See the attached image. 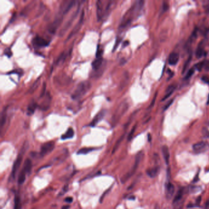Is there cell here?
Masks as SVG:
<instances>
[{"label": "cell", "instance_id": "obj_28", "mask_svg": "<svg viewBox=\"0 0 209 209\" xmlns=\"http://www.w3.org/2000/svg\"><path fill=\"white\" fill-rule=\"evenodd\" d=\"M26 172L22 169L21 170V172H20V174L19 176V179H18V183L19 185H22L26 179Z\"/></svg>", "mask_w": 209, "mask_h": 209}, {"label": "cell", "instance_id": "obj_24", "mask_svg": "<svg viewBox=\"0 0 209 209\" xmlns=\"http://www.w3.org/2000/svg\"><path fill=\"white\" fill-rule=\"evenodd\" d=\"M37 108V104L35 102H32L29 104L27 108V114L28 115H31L34 114Z\"/></svg>", "mask_w": 209, "mask_h": 209}, {"label": "cell", "instance_id": "obj_7", "mask_svg": "<svg viewBox=\"0 0 209 209\" xmlns=\"http://www.w3.org/2000/svg\"><path fill=\"white\" fill-rule=\"evenodd\" d=\"M76 3V2L72 1V0H66V1L63 2L60 7L59 15L63 17V15H66L74 6Z\"/></svg>", "mask_w": 209, "mask_h": 209}, {"label": "cell", "instance_id": "obj_36", "mask_svg": "<svg viewBox=\"0 0 209 209\" xmlns=\"http://www.w3.org/2000/svg\"><path fill=\"white\" fill-rule=\"evenodd\" d=\"M38 82H39V79L37 80V81H36L35 83H34V84L33 85V86L31 87V88H30V90H29V92H30L31 93H33L34 91H35V90H36V88H37L38 86Z\"/></svg>", "mask_w": 209, "mask_h": 209}, {"label": "cell", "instance_id": "obj_10", "mask_svg": "<svg viewBox=\"0 0 209 209\" xmlns=\"http://www.w3.org/2000/svg\"><path fill=\"white\" fill-rule=\"evenodd\" d=\"M84 11H82L81 13V15L80 17V19L79 20V22L77 23V24L74 26V28L73 29V30L70 32V33L69 34V35L66 39V41L69 40V39H71L72 37H73L74 36H75L76 34L79 32V31L80 30L83 22H84Z\"/></svg>", "mask_w": 209, "mask_h": 209}, {"label": "cell", "instance_id": "obj_48", "mask_svg": "<svg viewBox=\"0 0 209 209\" xmlns=\"http://www.w3.org/2000/svg\"><path fill=\"white\" fill-rule=\"evenodd\" d=\"M205 206H206V208H208V207H209V200H208V201H207V202H206Z\"/></svg>", "mask_w": 209, "mask_h": 209}, {"label": "cell", "instance_id": "obj_32", "mask_svg": "<svg viewBox=\"0 0 209 209\" xmlns=\"http://www.w3.org/2000/svg\"><path fill=\"white\" fill-rule=\"evenodd\" d=\"M124 136H125V134L122 135L120 137V139H118V140L117 141V142H116V144H115V146H114V149H113V150H112V153H114L115 152V151L117 150L118 147H119L120 144H121V142H122V140H123V138H124Z\"/></svg>", "mask_w": 209, "mask_h": 209}, {"label": "cell", "instance_id": "obj_38", "mask_svg": "<svg viewBox=\"0 0 209 209\" xmlns=\"http://www.w3.org/2000/svg\"><path fill=\"white\" fill-rule=\"evenodd\" d=\"M135 126L133 127V128L131 129V132H129V135H128V141H131V139L132 138V136H133V134L134 133V131H135Z\"/></svg>", "mask_w": 209, "mask_h": 209}, {"label": "cell", "instance_id": "obj_17", "mask_svg": "<svg viewBox=\"0 0 209 209\" xmlns=\"http://www.w3.org/2000/svg\"><path fill=\"white\" fill-rule=\"evenodd\" d=\"M174 191H175V188H174V186L173 185V184H172L170 182L168 183L166 185V197L168 199H170L172 198V197L173 195Z\"/></svg>", "mask_w": 209, "mask_h": 209}, {"label": "cell", "instance_id": "obj_5", "mask_svg": "<svg viewBox=\"0 0 209 209\" xmlns=\"http://www.w3.org/2000/svg\"><path fill=\"white\" fill-rule=\"evenodd\" d=\"M28 148V142H25L23 144V146H22L21 150H20V152L19 153L16 160L15 161L13 167H12V172H11V177L12 179H14L15 176H16V173L17 172V171L19 170V169L22 164V159H23V154H25V153L26 152V151L27 150Z\"/></svg>", "mask_w": 209, "mask_h": 209}, {"label": "cell", "instance_id": "obj_18", "mask_svg": "<svg viewBox=\"0 0 209 209\" xmlns=\"http://www.w3.org/2000/svg\"><path fill=\"white\" fill-rule=\"evenodd\" d=\"M179 61V55L177 53L172 52L169 57V63L172 65H176Z\"/></svg>", "mask_w": 209, "mask_h": 209}, {"label": "cell", "instance_id": "obj_34", "mask_svg": "<svg viewBox=\"0 0 209 209\" xmlns=\"http://www.w3.org/2000/svg\"><path fill=\"white\" fill-rule=\"evenodd\" d=\"M204 49L202 47H199L197 48V49L196 50V57L198 58H201L204 55Z\"/></svg>", "mask_w": 209, "mask_h": 209}, {"label": "cell", "instance_id": "obj_3", "mask_svg": "<svg viewBox=\"0 0 209 209\" xmlns=\"http://www.w3.org/2000/svg\"><path fill=\"white\" fill-rule=\"evenodd\" d=\"M129 108V104L126 100L122 101L115 111L111 119L112 126H115L120 121L123 115L126 112Z\"/></svg>", "mask_w": 209, "mask_h": 209}, {"label": "cell", "instance_id": "obj_42", "mask_svg": "<svg viewBox=\"0 0 209 209\" xmlns=\"http://www.w3.org/2000/svg\"><path fill=\"white\" fill-rule=\"evenodd\" d=\"M5 55H7L8 57H11L12 56V52L11 50V49H7L5 50Z\"/></svg>", "mask_w": 209, "mask_h": 209}, {"label": "cell", "instance_id": "obj_12", "mask_svg": "<svg viewBox=\"0 0 209 209\" xmlns=\"http://www.w3.org/2000/svg\"><path fill=\"white\" fill-rule=\"evenodd\" d=\"M208 146L205 142H199L193 145V149L196 153H204L208 150Z\"/></svg>", "mask_w": 209, "mask_h": 209}, {"label": "cell", "instance_id": "obj_20", "mask_svg": "<svg viewBox=\"0 0 209 209\" xmlns=\"http://www.w3.org/2000/svg\"><path fill=\"white\" fill-rule=\"evenodd\" d=\"M32 166H33V164H32L31 160L29 158H27L24 163V165L22 169L26 172V175H29V174L31 173V172L32 170Z\"/></svg>", "mask_w": 209, "mask_h": 209}, {"label": "cell", "instance_id": "obj_49", "mask_svg": "<svg viewBox=\"0 0 209 209\" xmlns=\"http://www.w3.org/2000/svg\"><path fill=\"white\" fill-rule=\"evenodd\" d=\"M135 199V197H134V196H132V197H129V199Z\"/></svg>", "mask_w": 209, "mask_h": 209}, {"label": "cell", "instance_id": "obj_41", "mask_svg": "<svg viewBox=\"0 0 209 209\" xmlns=\"http://www.w3.org/2000/svg\"><path fill=\"white\" fill-rule=\"evenodd\" d=\"M102 49H99V47H98V50H97V52H96V58H99V57H102Z\"/></svg>", "mask_w": 209, "mask_h": 209}, {"label": "cell", "instance_id": "obj_1", "mask_svg": "<svg viewBox=\"0 0 209 209\" xmlns=\"http://www.w3.org/2000/svg\"><path fill=\"white\" fill-rule=\"evenodd\" d=\"M144 4V1H137L134 3V5L123 17L119 25V29L122 30L128 27L131 24L134 18L138 15L139 12L142 9Z\"/></svg>", "mask_w": 209, "mask_h": 209}, {"label": "cell", "instance_id": "obj_23", "mask_svg": "<svg viewBox=\"0 0 209 209\" xmlns=\"http://www.w3.org/2000/svg\"><path fill=\"white\" fill-rule=\"evenodd\" d=\"M175 88H176V87L174 86L173 85H169V86L167 88V89H166V91H165V95H164V96L163 97V98L162 100L164 101V100L166 99L167 98H169V97L172 95V94L173 93V92L174 91V90H175Z\"/></svg>", "mask_w": 209, "mask_h": 209}, {"label": "cell", "instance_id": "obj_30", "mask_svg": "<svg viewBox=\"0 0 209 209\" xmlns=\"http://www.w3.org/2000/svg\"><path fill=\"white\" fill-rule=\"evenodd\" d=\"M128 79H129V77H128V74H124V76H123V79H122V81H121V82H120V88L121 89H123V88L126 86V84H127V82H128Z\"/></svg>", "mask_w": 209, "mask_h": 209}, {"label": "cell", "instance_id": "obj_26", "mask_svg": "<svg viewBox=\"0 0 209 209\" xmlns=\"http://www.w3.org/2000/svg\"><path fill=\"white\" fill-rule=\"evenodd\" d=\"M183 195V189L181 188L178 191L177 194L176 195L175 197H174L173 204H176V203L179 202L182 199Z\"/></svg>", "mask_w": 209, "mask_h": 209}, {"label": "cell", "instance_id": "obj_2", "mask_svg": "<svg viewBox=\"0 0 209 209\" xmlns=\"http://www.w3.org/2000/svg\"><path fill=\"white\" fill-rule=\"evenodd\" d=\"M116 2L114 1H98L96 2V15L98 21L106 18L111 12Z\"/></svg>", "mask_w": 209, "mask_h": 209}, {"label": "cell", "instance_id": "obj_40", "mask_svg": "<svg viewBox=\"0 0 209 209\" xmlns=\"http://www.w3.org/2000/svg\"><path fill=\"white\" fill-rule=\"evenodd\" d=\"M173 101V99H170L169 101H168V102H167V103L166 104L165 106L164 107V111H165V110H166V109H167L169 108V106H171V104H172Z\"/></svg>", "mask_w": 209, "mask_h": 209}, {"label": "cell", "instance_id": "obj_35", "mask_svg": "<svg viewBox=\"0 0 209 209\" xmlns=\"http://www.w3.org/2000/svg\"><path fill=\"white\" fill-rule=\"evenodd\" d=\"M194 68H191V69H190V70H189V71L188 72V73L187 74L185 77V79H188L189 78H190V77L193 76V74H194Z\"/></svg>", "mask_w": 209, "mask_h": 209}, {"label": "cell", "instance_id": "obj_25", "mask_svg": "<svg viewBox=\"0 0 209 209\" xmlns=\"http://www.w3.org/2000/svg\"><path fill=\"white\" fill-rule=\"evenodd\" d=\"M158 172H159V168L158 167H155L149 169L147 170V174L150 177L154 178L158 175Z\"/></svg>", "mask_w": 209, "mask_h": 209}, {"label": "cell", "instance_id": "obj_19", "mask_svg": "<svg viewBox=\"0 0 209 209\" xmlns=\"http://www.w3.org/2000/svg\"><path fill=\"white\" fill-rule=\"evenodd\" d=\"M103 66V58L102 57L96 58L92 63V67L94 71H97Z\"/></svg>", "mask_w": 209, "mask_h": 209}, {"label": "cell", "instance_id": "obj_44", "mask_svg": "<svg viewBox=\"0 0 209 209\" xmlns=\"http://www.w3.org/2000/svg\"><path fill=\"white\" fill-rule=\"evenodd\" d=\"M168 8H169L168 5H167L166 3H163V11L164 12H166V11L167 10Z\"/></svg>", "mask_w": 209, "mask_h": 209}, {"label": "cell", "instance_id": "obj_29", "mask_svg": "<svg viewBox=\"0 0 209 209\" xmlns=\"http://www.w3.org/2000/svg\"><path fill=\"white\" fill-rule=\"evenodd\" d=\"M94 150V148H83V149H80L77 154V155H86L92 151H93Z\"/></svg>", "mask_w": 209, "mask_h": 209}, {"label": "cell", "instance_id": "obj_27", "mask_svg": "<svg viewBox=\"0 0 209 209\" xmlns=\"http://www.w3.org/2000/svg\"><path fill=\"white\" fill-rule=\"evenodd\" d=\"M67 53L66 52H63V53H61L60 54V55L58 57V58L56 61V64L58 65V64L63 63L65 61V60L67 57Z\"/></svg>", "mask_w": 209, "mask_h": 209}, {"label": "cell", "instance_id": "obj_13", "mask_svg": "<svg viewBox=\"0 0 209 209\" xmlns=\"http://www.w3.org/2000/svg\"><path fill=\"white\" fill-rule=\"evenodd\" d=\"M9 115H8V108H5L1 114V131L2 133L3 129H5L6 124L9 121Z\"/></svg>", "mask_w": 209, "mask_h": 209}, {"label": "cell", "instance_id": "obj_11", "mask_svg": "<svg viewBox=\"0 0 209 209\" xmlns=\"http://www.w3.org/2000/svg\"><path fill=\"white\" fill-rule=\"evenodd\" d=\"M63 20V17L61 16H57V17L55 19V20L52 22L48 26V31L52 34H54L57 30L58 29V27L60 26V25L61 24Z\"/></svg>", "mask_w": 209, "mask_h": 209}, {"label": "cell", "instance_id": "obj_8", "mask_svg": "<svg viewBox=\"0 0 209 209\" xmlns=\"http://www.w3.org/2000/svg\"><path fill=\"white\" fill-rule=\"evenodd\" d=\"M80 9V6L79 8H77V9H76V11L74 12V13H73V14L72 15V16L71 17V18L69 19V20H68L65 24L64 25V26L62 27V28L61 29V30L60 31L59 33V35L60 36H63L64 34L67 32V31L68 30V29L71 27V26L73 25V23L74 22V20L76 19L78 14H79V11Z\"/></svg>", "mask_w": 209, "mask_h": 209}, {"label": "cell", "instance_id": "obj_22", "mask_svg": "<svg viewBox=\"0 0 209 209\" xmlns=\"http://www.w3.org/2000/svg\"><path fill=\"white\" fill-rule=\"evenodd\" d=\"M74 135V131L72 128H69L66 132L61 135V139L62 140H66L68 139H71L73 137Z\"/></svg>", "mask_w": 209, "mask_h": 209}, {"label": "cell", "instance_id": "obj_31", "mask_svg": "<svg viewBox=\"0 0 209 209\" xmlns=\"http://www.w3.org/2000/svg\"><path fill=\"white\" fill-rule=\"evenodd\" d=\"M14 209H21L20 198L16 196L14 199Z\"/></svg>", "mask_w": 209, "mask_h": 209}, {"label": "cell", "instance_id": "obj_14", "mask_svg": "<svg viewBox=\"0 0 209 209\" xmlns=\"http://www.w3.org/2000/svg\"><path fill=\"white\" fill-rule=\"evenodd\" d=\"M33 43L34 46H35L38 47H46L49 44V42L48 41L39 36H36L34 38L33 40Z\"/></svg>", "mask_w": 209, "mask_h": 209}, {"label": "cell", "instance_id": "obj_6", "mask_svg": "<svg viewBox=\"0 0 209 209\" xmlns=\"http://www.w3.org/2000/svg\"><path fill=\"white\" fill-rule=\"evenodd\" d=\"M143 156H144V154L142 152L139 153L136 155L135 159V163H134L133 167L131 168V169L128 173H126L125 175L122 178L121 180H122V183L126 182L130 177H131L134 175V173L135 172V171L137 169V167H138V166H139V164H140V163H141V161L143 158Z\"/></svg>", "mask_w": 209, "mask_h": 209}, {"label": "cell", "instance_id": "obj_43", "mask_svg": "<svg viewBox=\"0 0 209 209\" xmlns=\"http://www.w3.org/2000/svg\"><path fill=\"white\" fill-rule=\"evenodd\" d=\"M64 201L68 204H70V203H72L73 201V199L72 197H67L65 198L64 199Z\"/></svg>", "mask_w": 209, "mask_h": 209}, {"label": "cell", "instance_id": "obj_15", "mask_svg": "<svg viewBox=\"0 0 209 209\" xmlns=\"http://www.w3.org/2000/svg\"><path fill=\"white\" fill-rule=\"evenodd\" d=\"M106 114V110H102L101 111H100L93 118V120L91 121V122L90 124V126H96L100 121H101L104 117H105Z\"/></svg>", "mask_w": 209, "mask_h": 209}, {"label": "cell", "instance_id": "obj_16", "mask_svg": "<svg viewBox=\"0 0 209 209\" xmlns=\"http://www.w3.org/2000/svg\"><path fill=\"white\" fill-rule=\"evenodd\" d=\"M50 96L49 93H47L44 101L42 102L40 105V108L43 111H46L49 108L50 104Z\"/></svg>", "mask_w": 209, "mask_h": 209}, {"label": "cell", "instance_id": "obj_4", "mask_svg": "<svg viewBox=\"0 0 209 209\" xmlns=\"http://www.w3.org/2000/svg\"><path fill=\"white\" fill-rule=\"evenodd\" d=\"M91 86L90 82L88 81L81 82L74 91L71 98L74 100H78L82 98L90 90Z\"/></svg>", "mask_w": 209, "mask_h": 209}, {"label": "cell", "instance_id": "obj_46", "mask_svg": "<svg viewBox=\"0 0 209 209\" xmlns=\"http://www.w3.org/2000/svg\"><path fill=\"white\" fill-rule=\"evenodd\" d=\"M69 207H69V205H64V206H63V207H61V209H69Z\"/></svg>", "mask_w": 209, "mask_h": 209}, {"label": "cell", "instance_id": "obj_9", "mask_svg": "<svg viewBox=\"0 0 209 209\" xmlns=\"http://www.w3.org/2000/svg\"><path fill=\"white\" fill-rule=\"evenodd\" d=\"M55 148V142L53 141L48 142L44 143L42 145L41 147V150L39 153V155L41 157H43L47 155L48 153L52 152Z\"/></svg>", "mask_w": 209, "mask_h": 209}, {"label": "cell", "instance_id": "obj_21", "mask_svg": "<svg viewBox=\"0 0 209 209\" xmlns=\"http://www.w3.org/2000/svg\"><path fill=\"white\" fill-rule=\"evenodd\" d=\"M162 153L163 155V158L166 164H168L169 163V158H170V153L169 148L167 146H164L162 147Z\"/></svg>", "mask_w": 209, "mask_h": 209}, {"label": "cell", "instance_id": "obj_37", "mask_svg": "<svg viewBox=\"0 0 209 209\" xmlns=\"http://www.w3.org/2000/svg\"><path fill=\"white\" fill-rule=\"evenodd\" d=\"M203 7L205 10V12L207 13L209 12V1L205 2L203 4Z\"/></svg>", "mask_w": 209, "mask_h": 209}, {"label": "cell", "instance_id": "obj_45", "mask_svg": "<svg viewBox=\"0 0 209 209\" xmlns=\"http://www.w3.org/2000/svg\"><path fill=\"white\" fill-rule=\"evenodd\" d=\"M202 80L204 82H205V83H207V84H209V78H208V77H207V76H203V77H202Z\"/></svg>", "mask_w": 209, "mask_h": 209}, {"label": "cell", "instance_id": "obj_47", "mask_svg": "<svg viewBox=\"0 0 209 209\" xmlns=\"http://www.w3.org/2000/svg\"><path fill=\"white\" fill-rule=\"evenodd\" d=\"M198 176H199V175H198V173H197V175H196V176L195 177V178L194 179V180H193V182H196L197 181H198V179H199V178H198Z\"/></svg>", "mask_w": 209, "mask_h": 209}, {"label": "cell", "instance_id": "obj_33", "mask_svg": "<svg viewBox=\"0 0 209 209\" xmlns=\"http://www.w3.org/2000/svg\"><path fill=\"white\" fill-rule=\"evenodd\" d=\"M191 58H192V56H191V55H190V56L188 57L187 60L184 63V66L183 67V71H182V74H183L185 72V71L187 70V69L188 68V66H189V64L191 61Z\"/></svg>", "mask_w": 209, "mask_h": 209}, {"label": "cell", "instance_id": "obj_39", "mask_svg": "<svg viewBox=\"0 0 209 209\" xmlns=\"http://www.w3.org/2000/svg\"><path fill=\"white\" fill-rule=\"evenodd\" d=\"M204 63H205V62H204V61H202V62H200V63H197V64H196V69H198V70L200 71L201 69H202V68L203 67L204 65Z\"/></svg>", "mask_w": 209, "mask_h": 209}]
</instances>
